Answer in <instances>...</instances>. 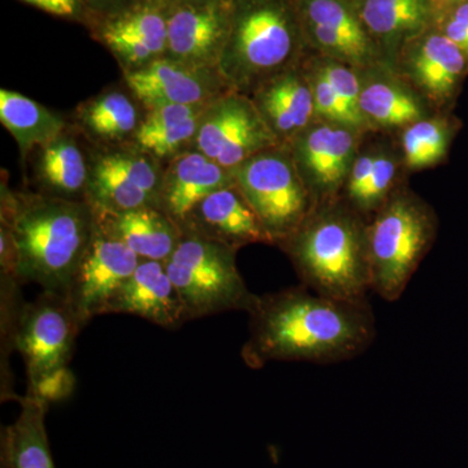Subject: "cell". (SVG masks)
I'll use <instances>...</instances> for the list:
<instances>
[{"label":"cell","mask_w":468,"mask_h":468,"mask_svg":"<svg viewBox=\"0 0 468 468\" xmlns=\"http://www.w3.org/2000/svg\"><path fill=\"white\" fill-rule=\"evenodd\" d=\"M378 52L405 48L433 26L430 0H350Z\"/></svg>","instance_id":"44dd1931"},{"label":"cell","mask_w":468,"mask_h":468,"mask_svg":"<svg viewBox=\"0 0 468 468\" xmlns=\"http://www.w3.org/2000/svg\"><path fill=\"white\" fill-rule=\"evenodd\" d=\"M234 184L230 169L189 149L169 160L168 167L163 171L158 208L181 228L202 199Z\"/></svg>","instance_id":"ac0fdd59"},{"label":"cell","mask_w":468,"mask_h":468,"mask_svg":"<svg viewBox=\"0 0 468 468\" xmlns=\"http://www.w3.org/2000/svg\"><path fill=\"white\" fill-rule=\"evenodd\" d=\"M94 212L101 226L115 234L141 261L165 263L183 236L178 224L155 206L122 212Z\"/></svg>","instance_id":"7402d4cb"},{"label":"cell","mask_w":468,"mask_h":468,"mask_svg":"<svg viewBox=\"0 0 468 468\" xmlns=\"http://www.w3.org/2000/svg\"><path fill=\"white\" fill-rule=\"evenodd\" d=\"M401 51L403 72L428 100L445 106L457 95L468 73V57L436 27H430Z\"/></svg>","instance_id":"2e32d148"},{"label":"cell","mask_w":468,"mask_h":468,"mask_svg":"<svg viewBox=\"0 0 468 468\" xmlns=\"http://www.w3.org/2000/svg\"><path fill=\"white\" fill-rule=\"evenodd\" d=\"M21 2L57 17L77 21V23L86 24V26L90 23L88 9L82 0H21Z\"/></svg>","instance_id":"e575fe53"},{"label":"cell","mask_w":468,"mask_h":468,"mask_svg":"<svg viewBox=\"0 0 468 468\" xmlns=\"http://www.w3.org/2000/svg\"><path fill=\"white\" fill-rule=\"evenodd\" d=\"M38 150L36 178L41 194L86 201L91 162L86 159L76 138L66 131Z\"/></svg>","instance_id":"cb8c5ba5"},{"label":"cell","mask_w":468,"mask_h":468,"mask_svg":"<svg viewBox=\"0 0 468 468\" xmlns=\"http://www.w3.org/2000/svg\"><path fill=\"white\" fill-rule=\"evenodd\" d=\"M375 159H377V154L374 153L356 155L344 187L345 192H346V201L345 202L347 205H350L359 196L365 185L367 184L372 169H374Z\"/></svg>","instance_id":"d590c367"},{"label":"cell","mask_w":468,"mask_h":468,"mask_svg":"<svg viewBox=\"0 0 468 468\" xmlns=\"http://www.w3.org/2000/svg\"><path fill=\"white\" fill-rule=\"evenodd\" d=\"M234 0H199L168 5L165 58L218 69L229 32Z\"/></svg>","instance_id":"5bb4252c"},{"label":"cell","mask_w":468,"mask_h":468,"mask_svg":"<svg viewBox=\"0 0 468 468\" xmlns=\"http://www.w3.org/2000/svg\"><path fill=\"white\" fill-rule=\"evenodd\" d=\"M82 2L88 9L89 17H90L88 27H90L95 21L116 16L146 0H82Z\"/></svg>","instance_id":"8d00e7d4"},{"label":"cell","mask_w":468,"mask_h":468,"mask_svg":"<svg viewBox=\"0 0 468 468\" xmlns=\"http://www.w3.org/2000/svg\"><path fill=\"white\" fill-rule=\"evenodd\" d=\"M0 122L16 141L23 156L41 149L67 131L63 117L8 89L0 90Z\"/></svg>","instance_id":"83f0119b"},{"label":"cell","mask_w":468,"mask_h":468,"mask_svg":"<svg viewBox=\"0 0 468 468\" xmlns=\"http://www.w3.org/2000/svg\"><path fill=\"white\" fill-rule=\"evenodd\" d=\"M133 95L109 90L91 98L77 109V122L89 137L106 146H122L133 141L144 116Z\"/></svg>","instance_id":"484cf974"},{"label":"cell","mask_w":468,"mask_h":468,"mask_svg":"<svg viewBox=\"0 0 468 468\" xmlns=\"http://www.w3.org/2000/svg\"><path fill=\"white\" fill-rule=\"evenodd\" d=\"M375 72L360 76L359 109L367 126L406 128L426 117L421 101L408 85Z\"/></svg>","instance_id":"d4e9b609"},{"label":"cell","mask_w":468,"mask_h":468,"mask_svg":"<svg viewBox=\"0 0 468 468\" xmlns=\"http://www.w3.org/2000/svg\"><path fill=\"white\" fill-rule=\"evenodd\" d=\"M124 81L144 111L168 104H209L233 91L218 69L186 66L165 57L125 73Z\"/></svg>","instance_id":"9a60e30c"},{"label":"cell","mask_w":468,"mask_h":468,"mask_svg":"<svg viewBox=\"0 0 468 468\" xmlns=\"http://www.w3.org/2000/svg\"><path fill=\"white\" fill-rule=\"evenodd\" d=\"M209 104H168L146 111L132 144L158 160L192 149Z\"/></svg>","instance_id":"603a6c76"},{"label":"cell","mask_w":468,"mask_h":468,"mask_svg":"<svg viewBox=\"0 0 468 468\" xmlns=\"http://www.w3.org/2000/svg\"><path fill=\"white\" fill-rule=\"evenodd\" d=\"M432 209L412 194L393 193L367 220L371 292L388 302L402 297L435 241Z\"/></svg>","instance_id":"8992f818"},{"label":"cell","mask_w":468,"mask_h":468,"mask_svg":"<svg viewBox=\"0 0 468 468\" xmlns=\"http://www.w3.org/2000/svg\"><path fill=\"white\" fill-rule=\"evenodd\" d=\"M21 412L2 439L3 468H55L45 417L48 403L27 394L18 399Z\"/></svg>","instance_id":"4316f807"},{"label":"cell","mask_w":468,"mask_h":468,"mask_svg":"<svg viewBox=\"0 0 468 468\" xmlns=\"http://www.w3.org/2000/svg\"><path fill=\"white\" fill-rule=\"evenodd\" d=\"M107 314H129L167 329L187 322L183 301L165 261H141L111 302Z\"/></svg>","instance_id":"ffe728a7"},{"label":"cell","mask_w":468,"mask_h":468,"mask_svg":"<svg viewBox=\"0 0 468 468\" xmlns=\"http://www.w3.org/2000/svg\"><path fill=\"white\" fill-rule=\"evenodd\" d=\"M258 116L260 112L250 97L241 92H228L206 110L192 149L217 160L224 147Z\"/></svg>","instance_id":"f1b7e54d"},{"label":"cell","mask_w":468,"mask_h":468,"mask_svg":"<svg viewBox=\"0 0 468 468\" xmlns=\"http://www.w3.org/2000/svg\"><path fill=\"white\" fill-rule=\"evenodd\" d=\"M82 328L69 300L60 292L43 291L36 301L24 303L15 350L26 363L27 394L50 405L72 393L75 378L68 365Z\"/></svg>","instance_id":"5b68a950"},{"label":"cell","mask_w":468,"mask_h":468,"mask_svg":"<svg viewBox=\"0 0 468 468\" xmlns=\"http://www.w3.org/2000/svg\"><path fill=\"white\" fill-rule=\"evenodd\" d=\"M433 24L468 57V0L443 12Z\"/></svg>","instance_id":"836d02e7"},{"label":"cell","mask_w":468,"mask_h":468,"mask_svg":"<svg viewBox=\"0 0 468 468\" xmlns=\"http://www.w3.org/2000/svg\"><path fill=\"white\" fill-rule=\"evenodd\" d=\"M467 2V0H430L431 8L433 12V21L436 17L443 12L448 11L449 8L454 7V5H460V3Z\"/></svg>","instance_id":"74e56055"},{"label":"cell","mask_w":468,"mask_h":468,"mask_svg":"<svg viewBox=\"0 0 468 468\" xmlns=\"http://www.w3.org/2000/svg\"><path fill=\"white\" fill-rule=\"evenodd\" d=\"M237 251L251 243H271L254 209L236 184L209 194L192 209L181 227Z\"/></svg>","instance_id":"e0dca14e"},{"label":"cell","mask_w":468,"mask_h":468,"mask_svg":"<svg viewBox=\"0 0 468 468\" xmlns=\"http://www.w3.org/2000/svg\"><path fill=\"white\" fill-rule=\"evenodd\" d=\"M396 175V160L387 154H377L374 169L367 184L365 185L359 196L350 203V207L366 220L367 217L371 218L372 215L392 196Z\"/></svg>","instance_id":"4dcf8cb0"},{"label":"cell","mask_w":468,"mask_h":468,"mask_svg":"<svg viewBox=\"0 0 468 468\" xmlns=\"http://www.w3.org/2000/svg\"><path fill=\"white\" fill-rule=\"evenodd\" d=\"M307 73H309L311 88H313L315 120L335 122V124L349 126L354 131L360 132L349 111L345 109L343 101L318 68L314 66Z\"/></svg>","instance_id":"d6a6232c"},{"label":"cell","mask_w":468,"mask_h":468,"mask_svg":"<svg viewBox=\"0 0 468 468\" xmlns=\"http://www.w3.org/2000/svg\"><path fill=\"white\" fill-rule=\"evenodd\" d=\"M248 314L242 358L251 368L270 362L334 365L362 356L377 337L367 298L335 300L303 285L255 294Z\"/></svg>","instance_id":"6da1fadb"},{"label":"cell","mask_w":468,"mask_h":468,"mask_svg":"<svg viewBox=\"0 0 468 468\" xmlns=\"http://www.w3.org/2000/svg\"><path fill=\"white\" fill-rule=\"evenodd\" d=\"M306 43L325 58L365 69L378 50L360 23L350 0H292Z\"/></svg>","instance_id":"7c38bea8"},{"label":"cell","mask_w":468,"mask_h":468,"mask_svg":"<svg viewBox=\"0 0 468 468\" xmlns=\"http://www.w3.org/2000/svg\"><path fill=\"white\" fill-rule=\"evenodd\" d=\"M2 226L8 228L21 282L66 295L92 239L94 209L86 201L2 189Z\"/></svg>","instance_id":"7a4b0ae2"},{"label":"cell","mask_w":468,"mask_h":468,"mask_svg":"<svg viewBox=\"0 0 468 468\" xmlns=\"http://www.w3.org/2000/svg\"><path fill=\"white\" fill-rule=\"evenodd\" d=\"M163 171L160 160L134 144L101 151L91 160L86 202L104 212L158 207Z\"/></svg>","instance_id":"9c48e42d"},{"label":"cell","mask_w":468,"mask_h":468,"mask_svg":"<svg viewBox=\"0 0 468 468\" xmlns=\"http://www.w3.org/2000/svg\"><path fill=\"white\" fill-rule=\"evenodd\" d=\"M232 174L272 245H282L316 207L285 144L251 156Z\"/></svg>","instance_id":"ba28073f"},{"label":"cell","mask_w":468,"mask_h":468,"mask_svg":"<svg viewBox=\"0 0 468 468\" xmlns=\"http://www.w3.org/2000/svg\"><path fill=\"white\" fill-rule=\"evenodd\" d=\"M92 37L109 48L122 72L131 73L165 57L167 0H146L116 16L95 21Z\"/></svg>","instance_id":"4fadbf2b"},{"label":"cell","mask_w":468,"mask_h":468,"mask_svg":"<svg viewBox=\"0 0 468 468\" xmlns=\"http://www.w3.org/2000/svg\"><path fill=\"white\" fill-rule=\"evenodd\" d=\"M358 133L349 126L314 120L285 144L316 206L338 199L356 158Z\"/></svg>","instance_id":"8fae6325"},{"label":"cell","mask_w":468,"mask_h":468,"mask_svg":"<svg viewBox=\"0 0 468 468\" xmlns=\"http://www.w3.org/2000/svg\"><path fill=\"white\" fill-rule=\"evenodd\" d=\"M320 72L328 80L329 84L335 94L338 95L345 109L349 111L351 117L356 122V128L362 131L366 128L365 119L359 109L360 97V75L354 70V67L335 58H325L324 60L316 63Z\"/></svg>","instance_id":"1f68e13d"},{"label":"cell","mask_w":468,"mask_h":468,"mask_svg":"<svg viewBox=\"0 0 468 468\" xmlns=\"http://www.w3.org/2000/svg\"><path fill=\"white\" fill-rule=\"evenodd\" d=\"M250 100L280 144H288L315 120L309 73L300 67L267 80Z\"/></svg>","instance_id":"d6986e66"},{"label":"cell","mask_w":468,"mask_h":468,"mask_svg":"<svg viewBox=\"0 0 468 468\" xmlns=\"http://www.w3.org/2000/svg\"><path fill=\"white\" fill-rule=\"evenodd\" d=\"M306 39L292 0H234L218 70L233 91L258 86L298 67Z\"/></svg>","instance_id":"277c9868"},{"label":"cell","mask_w":468,"mask_h":468,"mask_svg":"<svg viewBox=\"0 0 468 468\" xmlns=\"http://www.w3.org/2000/svg\"><path fill=\"white\" fill-rule=\"evenodd\" d=\"M140 263V257L95 218L90 246L66 292L82 326L107 314L111 302Z\"/></svg>","instance_id":"30bf717a"},{"label":"cell","mask_w":468,"mask_h":468,"mask_svg":"<svg viewBox=\"0 0 468 468\" xmlns=\"http://www.w3.org/2000/svg\"><path fill=\"white\" fill-rule=\"evenodd\" d=\"M236 252L198 234L183 232L165 268L189 320L250 309L255 294L246 286Z\"/></svg>","instance_id":"52a82bcc"},{"label":"cell","mask_w":468,"mask_h":468,"mask_svg":"<svg viewBox=\"0 0 468 468\" xmlns=\"http://www.w3.org/2000/svg\"><path fill=\"white\" fill-rule=\"evenodd\" d=\"M452 129L443 119L418 120L406 126L402 137L403 159L410 169L439 165L451 146Z\"/></svg>","instance_id":"f546056e"},{"label":"cell","mask_w":468,"mask_h":468,"mask_svg":"<svg viewBox=\"0 0 468 468\" xmlns=\"http://www.w3.org/2000/svg\"><path fill=\"white\" fill-rule=\"evenodd\" d=\"M280 248L310 291L344 301L366 300L371 292L367 220L346 202L316 206Z\"/></svg>","instance_id":"3957f363"},{"label":"cell","mask_w":468,"mask_h":468,"mask_svg":"<svg viewBox=\"0 0 468 468\" xmlns=\"http://www.w3.org/2000/svg\"><path fill=\"white\" fill-rule=\"evenodd\" d=\"M199 2V0H167L168 5H180V3Z\"/></svg>","instance_id":"f35d334b"}]
</instances>
